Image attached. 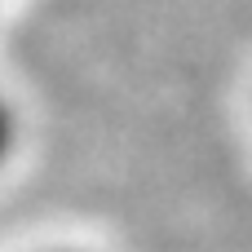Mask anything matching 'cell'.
<instances>
[{
  "instance_id": "cell-1",
  "label": "cell",
  "mask_w": 252,
  "mask_h": 252,
  "mask_svg": "<svg viewBox=\"0 0 252 252\" xmlns=\"http://www.w3.org/2000/svg\"><path fill=\"white\" fill-rule=\"evenodd\" d=\"M13 146H18V111H13V102L0 93V168L9 164Z\"/></svg>"
},
{
  "instance_id": "cell-2",
  "label": "cell",
  "mask_w": 252,
  "mask_h": 252,
  "mask_svg": "<svg viewBox=\"0 0 252 252\" xmlns=\"http://www.w3.org/2000/svg\"><path fill=\"white\" fill-rule=\"evenodd\" d=\"M58 252H71V248H58Z\"/></svg>"
}]
</instances>
